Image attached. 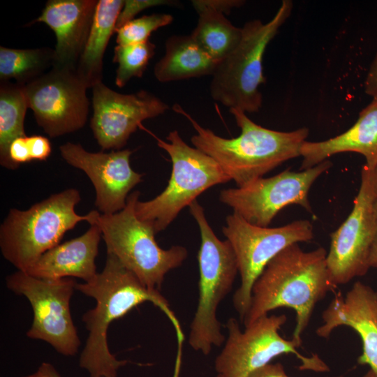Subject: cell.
Returning a JSON list of instances; mask_svg holds the SVG:
<instances>
[{"instance_id": "cell-27", "label": "cell", "mask_w": 377, "mask_h": 377, "mask_svg": "<svg viewBox=\"0 0 377 377\" xmlns=\"http://www.w3.org/2000/svg\"><path fill=\"white\" fill-rule=\"evenodd\" d=\"M173 21L168 13H153L135 18L115 31L117 45L144 43L149 40L151 33L168 26Z\"/></svg>"}, {"instance_id": "cell-14", "label": "cell", "mask_w": 377, "mask_h": 377, "mask_svg": "<svg viewBox=\"0 0 377 377\" xmlns=\"http://www.w3.org/2000/svg\"><path fill=\"white\" fill-rule=\"evenodd\" d=\"M87 89L75 71L57 67L24 86L29 108L50 138L84 127L89 107Z\"/></svg>"}, {"instance_id": "cell-9", "label": "cell", "mask_w": 377, "mask_h": 377, "mask_svg": "<svg viewBox=\"0 0 377 377\" xmlns=\"http://www.w3.org/2000/svg\"><path fill=\"white\" fill-rule=\"evenodd\" d=\"M285 314L264 316L245 327L242 332L238 321L230 318L226 326L228 338L214 361V369L223 377H247L281 355L293 354L301 362L300 370L327 372L330 369L317 354L302 355V345L294 339L283 338L279 331L286 323Z\"/></svg>"}, {"instance_id": "cell-13", "label": "cell", "mask_w": 377, "mask_h": 377, "mask_svg": "<svg viewBox=\"0 0 377 377\" xmlns=\"http://www.w3.org/2000/svg\"><path fill=\"white\" fill-rule=\"evenodd\" d=\"M332 165L329 160L300 172L286 169L267 178L222 190L219 200L249 223L268 227L279 212L297 205L311 212L309 191L315 181Z\"/></svg>"}, {"instance_id": "cell-3", "label": "cell", "mask_w": 377, "mask_h": 377, "mask_svg": "<svg viewBox=\"0 0 377 377\" xmlns=\"http://www.w3.org/2000/svg\"><path fill=\"white\" fill-rule=\"evenodd\" d=\"M172 110L184 115L196 131L191 141L193 147L214 158L237 187L263 177L283 163L300 156L302 144L309 129L279 131L253 122L244 111L229 109L241 132L232 138H225L200 125L179 104Z\"/></svg>"}, {"instance_id": "cell-6", "label": "cell", "mask_w": 377, "mask_h": 377, "mask_svg": "<svg viewBox=\"0 0 377 377\" xmlns=\"http://www.w3.org/2000/svg\"><path fill=\"white\" fill-rule=\"evenodd\" d=\"M188 207L201 237L198 254V301L191 323L188 343L193 349L207 355L213 346L219 347L225 341L216 316L217 308L232 290L239 272L238 265L231 244L215 235L203 207L197 200Z\"/></svg>"}, {"instance_id": "cell-15", "label": "cell", "mask_w": 377, "mask_h": 377, "mask_svg": "<svg viewBox=\"0 0 377 377\" xmlns=\"http://www.w3.org/2000/svg\"><path fill=\"white\" fill-rule=\"evenodd\" d=\"M90 127L103 150H120L147 119L163 114L169 105L145 90L132 94L113 91L103 82L92 87Z\"/></svg>"}, {"instance_id": "cell-32", "label": "cell", "mask_w": 377, "mask_h": 377, "mask_svg": "<svg viewBox=\"0 0 377 377\" xmlns=\"http://www.w3.org/2000/svg\"><path fill=\"white\" fill-rule=\"evenodd\" d=\"M247 377H290L281 363L267 364L251 372Z\"/></svg>"}, {"instance_id": "cell-23", "label": "cell", "mask_w": 377, "mask_h": 377, "mask_svg": "<svg viewBox=\"0 0 377 377\" xmlns=\"http://www.w3.org/2000/svg\"><path fill=\"white\" fill-rule=\"evenodd\" d=\"M198 19L191 36L215 61L220 62L239 43L242 28L233 25L223 13L202 8L195 10Z\"/></svg>"}, {"instance_id": "cell-8", "label": "cell", "mask_w": 377, "mask_h": 377, "mask_svg": "<svg viewBox=\"0 0 377 377\" xmlns=\"http://www.w3.org/2000/svg\"><path fill=\"white\" fill-rule=\"evenodd\" d=\"M139 197L138 191L132 192L122 210L99 214L94 224L101 230L107 253L114 256L147 288L159 290L167 273L182 265L188 251L179 245L168 249L158 246L153 228L135 214Z\"/></svg>"}, {"instance_id": "cell-16", "label": "cell", "mask_w": 377, "mask_h": 377, "mask_svg": "<svg viewBox=\"0 0 377 377\" xmlns=\"http://www.w3.org/2000/svg\"><path fill=\"white\" fill-rule=\"evenodd\" d=\"M64 160L82 170L96 191L95 205L104 214L122 210L130 191L142 181V175L133 170L130 149L110 152H90L80 144L68 142L59 147Z\"/></svg>"}, {"instance_id": "cell-31", "label": "cell", "mask_w": 377, "mask_h": 377, "mask_svg": "<svg viewBox=\"0 0 377 377\" xmlns=\"http://www.w3.org/2000/svg\"><path fill=\"white\" fill-rule=\"evenodd\" d=\"M242 0H193L191 4L195 10L202 8H207L221 13L228 15L233 8H239L244 4Z\"/></svg>"}, {"instance_id": "cell-30", "label": "cell", "mask_w": 377, "mask_h": 377, "mask_svg": "<svg viewBox=\"0 0 377 377\" xmlns=\"http://www.w3.org/2000/svg\"><path fill=\"white\" fill-rule=\"evenodd\" d=\"M32 161H45L51 154L52 147L48 138L34 135L27 137Z\"/></svg>"}, {"instance_id": "cell-2", "label": "cell", "mask_w": 377, "mask_h": 377, "mask_svg": "<svg viewBox=\"0 0 377 377\" xmlns=\"http://www.w3.org/2000/svg\"><path fill=\"white\" fill-rule=\"evenodd\" d=\"M327 251L320 247L303 251L298 243L279 253L253 284L249 310L243 320L247 326L274 309L290 308L295 313L293 339L302 343L316 304L335 288L327 266Z\"/></svg>"}, {"instance_id": "cell-17", "label": "cell", "mask_w": 377, "mask_h": 377, "mask_svg": "<svg viewBox=\"0 0 377 377\" xmlns=\"http://www.w3.org/2000/svg\"><path fill=\"white\" fill-rule=\"evenodd\" d=\"M318 337L327 338L339 326L351 327L360 337L359 364L368 365L377 376V291L358 281L345 296L339 292L322 313Z\"/></svg>"}, {"instance_id": "cell-26", "label": "cell", "mask_w": 377, "mask_h": 377, "mask_svg": "<svg viewBox=\"0 0 377 377\" xmlns=\"http://www.w3.org/2000/svg\"><path fill=\"white\" fill-rule=\"evenodd\" d=\"M155 44L150 40L115 46L112 61L118 64L116 85L122 88L132 78L142 77L149 61L155 54Z\"/></svg>"}, {"instance_id": "cell-36", "label": "cell", "mask_w": 377, "mask_h": 377, "mask_svg": "<svg viewBox=\"0 0 377 377\" xmlns=\"http://www.w3.org/2000/svg\"><path fill=\"white\" fill-rule=\"evenodd\" d=\"M362 377H377V376L371 369H369Z\"/></svg>"}, {"instance_id": "cell-7", "label": "cell", "mask_w": 377, "mask_h": 377, "mask_svg": "<svg viewBox=\"0 0 377 377\" xmlns=\"http://www.w3.org/2000/svg\"><path fill=\"white\" fill-rule=\"evenodd\" d=\"M149 133L165 150L172 162V172L165 188L154 198L135 205L138 218L148 224L156 234L165 230L186 207L213 186L231 179L211 156L188 145L176 130L166 140Z\"/></svg>"}, {"instance_id": "cell-28", "label": "cell", "mask_w": 377, "mask_h": 377, "mask_svg": "<svg viewBox=\"0 0 377 377\" xmlns=\"http://www.w3.org/2000/svg\"><path fill=\"white\" fill-rule=\"evenodd\" d=\"M176 1L168 0H124V7L117 19L116 30L142 10L157 6L176 4Z\"/></svg>"}, {"instance_id": "cell-34", "label": "cell", "mask_w": 377, "mask_h": 377, "mask_svg": "<svg viewBox=\"0 0 377 377\" xmlns=\"http://www.w3.org/2000/svg\"><path fill=\"white\" fill-rule=\"evenodd\" d=\"M24 377H61L54 367L49 362H43L37 370Z\"/></svg>"}, {"instance_id": "cell-21", "label": "cell", "mask_w": 377, "mask_h": 377, "mask_svg": "<svg viewBox=\"0 0 377 377\" xmlns=\"http://www.w3.org/2000/svg\"><path fill=\"white\" fill-rule=\"evenodd\" d=\"M219 62L190 35H173L165 43L164 55L156 63L154 75L160 82L212 75Z\"/></svg>"}, {"instance_id": "cell-37", "label": "cell", "mask_w": 377, "mask_h": 377, "mask_svg": "<svg viewBox=\"0 0 377 377\" xmlns=\"http://www.w3.org/2000/svg\"><path fill=\"white\" fill-rule=\"evenodd\" d=\"M376 169L377 172V168ZM374 212H375V215L377 219V189H376V200H375V203H374Z\"/></svg>"}, {"instance_id": "cell-38", "label": "cell", "mask_w": 377, "mask_h": 377, "mask_svg": "<svg viewBox=\"0 0 377 377\" xmlns=\"http://www.w3.org/2000/svg\"><path fill=\"white\" fill-rule=\"evenodd\" d=\"M216 377H223L221 375L218 374Z\"/></svg>"}, {"instance_id": "cell-20", "label": "cell", "mask_w": 377, "mask_h": 377, "mask_svg": "<svg viewBox=\"0 0 377 377\" xmlns=\"http://www.w3.org/2000/svg\"><path fill=\"white\" fill-rule=\"evenodd\" d=\"M343 152L360 154L364 157L368 168H377V98H372L361 110L356 122L341 134L323 141L306 140L300 149L302 161L300 170L314 167Z\"/></svg>"}, {"instance_id": "cell-22", "label": "cell", "mask_w": 377, "mask_h": 377, "mask_svg": "<svg viewBox=\"0 0 377 377\" xmlns=\"http://www.w3.org/2000/svg\"><path fill=\"white\" fill-rule=\"evenodd\" d=\"M124 0L98 1L91 31L75 72L87 88L102 82L103 57Z\"/></svg>"}, {"instance_id": "cell-4", "label": "cell", "mask_w": 377, "mask_h": 377, "mask_svg": "<svg viewBox=\"0 0 377 377\" xmlns=\"http://www.w3.org/2000/svg\"><path fill=\"white\" fill-rule=\"evenodd\" d=\"M79 191L67 188L52 194L26 210L10 209L0 226L3 258L17 270L27 272L46 251L59 244L65 233L80 222L94 224L100 212H75Z\"/></svg>"}, {"instance_id": "cell-18", "label": "cell", "mask_w": 377, "mask_h": 377, "mask_svg": "<svg viewBox=\"0 0 377 377\" xmlns=\"http://www.w3.org/2000/svg\"><path fill=\"white\" fill-rule=\"evenodd\" d=\"M96 0H49L30 24L43 22L54 33L52 67L76 70L94 22Z\"/></svg>"}, {"instance_id": "cell-29", "label": "cell", "mask_w": 377, "mask_h": 377, "mask_svg": "<svg viewBox=\"0 0 377 377\" xmlns=\"http://www.w3.org/2000/svg\"><path fill=\"white\" fill-rule=\"evenodd\" d=\"M27 135L15 138L10 145L8 156L11 163L17 168L21 164L32 161L27 142Z\"/></svg>"}, {"instance_id": "cell-35", "label": "cell", "mask_w": 377, "mask_h": 377, "mask_svg": "<svg viewBox=\"0 0 377 377\" xmlns=\"http://www.w3.org/2000/svg\"><path fill=\"white\" fill-rule=\"evenodd\" d=\"M369 265L370 268H377V231L371 247L369 257Z\"/></svg>"}, {"instance_id": "cell-24", "label": "cell", "mask_w": 377, "mask_h": 377, "mask_svg": "<svg viewBox=\"0 0 377 377\" xmlns=\"http://www.w3.org/2000/svg\"><path fill=\"white\" fill-rule=\"evenodd\" d=\"M29 108L24 86L10 81L0 84V164L16 169L8 156L10 143L17 138L27 136L24 119Z\"/></svg>"}, {"instance_id": "cell-5", "label": "cell", "mask_w": 377, "mask_h": 377, "mask_svg": "<svg viewBox=\"0 0 377 377\" xmlns=\"http://www.w3.org/2000/svg\"><path fill=\"white\" fill-rule=\"evenodd\" d=\"M293 1L283 0L267 23L252 20L242 27L237 45L217 65L209 84L212 98L229 109L251 113L263 103L260 86L265 82L263 60L269 43L290 17Z\"/></svg>"}, {"instance_id": "cell-19", "label": "cell", "mask_w": 377, "mask_h": 377, "mask_svg": "<svg viewBox=\"0 0 377 377\" xmlns=\"http://www.w3.org/2000/svg\"><path fill=\"white\" fill-rule=\"evenodd\" d=\"M82 235L59 244L44 253L27 272L43 279H60L76 277L85 283L97 275L95 260L102 237L96 224Z\"/></svg>"}, {"instance_id": "cell-10", "label": "cell", "mask_w": 377, "mask_h": 377, "mask_svg": "<svg viewBox=\"0 0 377 377\" xmlns=\"http://www.w3.org/2000/svg\"><path fill=\"white\" fill-rule=\"evenodd\" d=\"M222 232L237 262L241 284L234 293L232 302L243 321L250 308L253 284L267 264L288 246L311 240L313 227L306 219L280 227H261L233 212L226 216Z\"/></svg>"}, {"instance_id": "cell-25", "label": "cell", "mask_w": 377, "mask_h": 377, "mask_svg": "<svg viewBox=\"0 0 377 377\" xmlns=\"http://www.w3.org/2000/svg\"><path fill=\"white\" fill-rule=\"evenodd\" d=\"M54 50L50 47L15 49L0 47V80L25 86L53 66Z\"/></svg>"}, {"instance_id": "cell-12", "label": "cell", "mask_w": 377, "mask_h": 377, "mask_svg": "<svg viewBox=\"0 0 377 377\" xmlns=\"http://www.w3.org/2000/svg\"><path fill=\"white\" fill-rule=\"evenodd\" d=\"M376 189V169H369L364 165L353 209L344 222L330 235L326 262L331 282L335 288L365 275L370 269L369 253L377 231L374 212Z\"/></svg>"}, {"instance_id": "cell-11", "label": "cell", "mask_w": 377, "mask_h": 377, "mask_svg": "<svg viewBox=\"0 0 377 377\" xmlns=\"http://www.w3.org/2000/svg\"><path fill=\"white\" fill-rule=\"evenodd\" d=\"M7 288L24 296L31 304L34 320L27 336L44 341L66 356L78 351L80 341L74 325L70 302L77 282L71 278L43 279L27 272L7 276Z\"/></svg>"}, {"instance_id": "cell-1", "label": "cell", "mask_w": 377, "mask_h": 377, "mask_svg": "<svg viewBox=\"0 0 377 377\" xmlns=\"http://www.w3.org/2000/svg\"><path fill=\"white\" fill-rule=\"evenodd\" d=\"M75 290L94 298L96 303L82 318L89 336L80 354L79 365L88 372L89 377H117L119 369L128 363L126 360H117L110 353L108 330L112 321L145 302L160 309L171 322L177 336V355H182L184 334L168 300L159 290H151L143 285L112 254L107 253L103 269L92 281L77 283Z\"/></svg>"}, {"instance_id": "cell-33", "label": "cell", "mask_w": 377, "mask_h": 377, "mask_svg": "<svg viewBox=\"0 0 377 377\" xmlns=\"http://www.w3.org/2000/svg\"><path fill=\"white\" fill-rule=\"evenodd\" d=\"M364 91L372 98H377V53L369 68L366 76Z\"/></svg>"}]
</instances>
